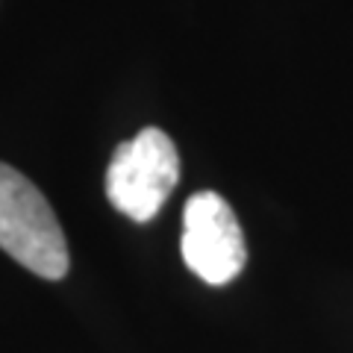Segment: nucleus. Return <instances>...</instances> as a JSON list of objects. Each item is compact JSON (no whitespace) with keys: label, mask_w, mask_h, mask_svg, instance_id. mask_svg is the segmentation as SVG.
I'll return each instance as SVG.
<instances>
[{"label":"nucleus","mask_w":353,"mask_h":353,"mask_svg":"<svg viewBox=\"0 0 353 353\" xmlns=\"http://www.w3.org/2000/svg\"><path fill=\"white\" fill-rule=\"evenodd\" d=\"M180 180V153L159 127H145L121 141L106 168V197L121 215L148 224Z\"/></svg>","instance_id":"2"},{"label":"nucleus","mask_w":353,"mask_h":353,"mask_svg":"<svg viewBox=\"0 0 353 353\" xmlns=\"http://www.w3.org/2000/svg\"><path fill=\"white\" fill-rule=\"evenodd\" d=\"M183 262L209 285H227L248 265L241 224L218 192H197L183 209Z\"/></svg>","instance_id":"3"},{"label":"nucleus","mask_w":353,"mask_h":353,"mask_svg":"<svg viewBox=\"0 0 353 353\" xmlns=\"http://www.w3.org/2000/svg\"><path fill=\"white\" fill-rule=\"evenodd\" d=\"M0 250L50 283L71 268L68 241L53 206L39 185L6 162H0Z\"/></svg>","instance_id":"1"}]
</instances>
